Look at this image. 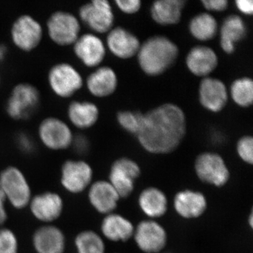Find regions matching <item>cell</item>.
<instances>
[{
	"label": "cell",
	"mask_w": 253,
	"mask_h": 253,
	"mask_svg": "<svg viewBox=\"0 0 253 253\" xmlns=\"http://www.w3.org/2000/svg\"><path fill=\"white\" fill-rule=\"evenodd\" d=\"M236 152L243 162L252 166L253 164V139L251 136L240 138L236 144Z\"/></svg>",
	"instance_id": "1f68e13d"
},
{
	"label": "cell",
	"mask_w": 253,
	"mask_h": 253,
	"mask_svg": "<svg viewBox=\"0 0 253 253\" xmlns=\"http://www.w3.org/2000/svg\"><path fill=\"white\" fill-rule=\"evenodd\" d=\"M63 204L59 195L44 192L38 195L31 201V209L33 215L44 222L57 219L62 212Z\"/></svg>",
	"instance_id": "7402d4cb"
},
{
	"label": "cell",
	"mask_w": 253,
	"mask_h": 253,
	"mask_svg": "<svg viewBox=\"0 0 253 253\" xmlns=\"http://www.w3.org/2000/svg\"><path fill=\"white\" fill-rule=\"evenodd\" d=\"M75 244L78 253H106L104 240L94 231H82L76 237Z\"/></svg>",
	"instance_id": "f546056e"
},
{
	"label": "cell",
	"mask_w": 253,
	"mask_h": 253,
	"mask_svg": "<svg viewBox=\"0 0 253 253\" xmlns=\"http://www.w3.org/2000/svg\"></svg>",
	"instance_id": "b9f144b4"
},
{
	"label": "cell",
	"mask_w": 253,
	"mask_h": 253,
	"mask_svg": "<svg viewBox=\"0 0 253 253\" xmlns=\"http://www.w3.org/2000/svg\"><path fill=\"white\" fill-rule=\"evenodd\" d=\"M132 239L143 253H162L168 245V234L159 221L146 219L136 224Z\"/></svg>",
	"instance_id": "277c9868"
},
{
	"label": "cell",
	"mask_w": 253,
	"mask_h": 253,
	"mask_svg": "<svg viewBox=\"0 0 253 253\" xmlns=\"http://www.w3.org/2000/svg\"><path fill=\"white\" fill-rule=\"evenodd\" d=\"M189 30L195 39L201 42L210 41L217 35V21L209 13H201L191 20Z\"/></svg>",
	"instance_id": "83f0119b"
},
{
	"label": "cell",
	"mask_w": 253,
	"mask_h": 253,
	"mask_svg": "<svg viewBox=\"0 0 253 253\" xmlns=\"http://www.w3.org/2000/svg\"><path fill=\"white\" fill-rule=\"evenodd\" d=\"M39 136L43 144L52 150L67 149L73 143L72 131L59 118H48L42 122Z\"/></svg>",
	"instance_id": "4fadbf2b"
},
{
	"label": "cell",
	"mask_w": 253,
	"mask_h": 253,
	"mask_svg": "<svg viewBox=\"0 0 253 253\" xmlns=\"http://www.w3.org/2000/svg\"><path fill=\"white\" fill-rule=\"evenodd\" d=\"M143 113L138 111H122L117 114V121L125 130L136 135L140 129Z\"/></svg>",
	"instance_id": "4dcf8cb0"
},
{
	"label": "cell",
	"mask_w": 253,
	"mask_h": 253,
	"mask_svg": "<svg viewBox=\"0 0 253 253\" xmlns=\"http://www.w3.org/2000/svg\"><path fill=\"white\" fill-rule=\"evenodd\" d=\"M117 75L109 66H102L89 75L86 80L88 90L96 97H107L117 89Z\"/></svg>",
	"instance_id": "cb8c5ba5"
},
{
	"label": "cell",
	"mask_w": 253,
	"mask_h": 253,
	"mask_svg": "<svg viewBox=\"0 0 253 253\" xmlns=\"http://www.w3.org/2000/svg\"><path fill=\"white\" fill-rule=\"evenodd\" d=\"M18 144L23 152H32L33 149H34V146H33V142H32L31 139L28 136L24 135L21 136L18 138Z\"/></svg>",
	"instance_id": "8d00e7d4"
},
{
	"label": "cell",
	"mask_w": 253,
	"mask_h": 253,
	"mask_svg": "<svg viewBox=\"0 0 253 253\" xmlns=\"http://www.w3.org/2000/svg\"><path fill=\"white\" fill-rule=\"evenodd\" d=\"M247 34L246 23L238 15H230L223 21L220 28V46L227 54L235 51L236 44L242 41Z\"/></svg>",
	"instance_id": "603a6c76"
},
{
	"label": "cell",
	"mask_w": 253,
	"mask_h": 253,
	"mask_svg": "<svg viewBox=\"0 0 253 253\" xmlns=\"http://www.w3.org/2000/svg\"><path fill=\"white\" fill-rule=\"evenodd\" d=\"M248 224H249L250 227H251V229H253V213L252 211H251V213H250L249 217H248Z\"/></svg>",
	"instance_id": "60d3db41"
},
{
	"label": "cell",
	"mask_w": 253,
	"mask_h": 253,
	"mask_svg": "<svg viewBox=\"0 0 253 253\" xmlns=\"http://www.w3.org/2000/svg\"></svg>",
	"instance_id": "7bdbcfd3"
},
{
	"label": "cell",
	"mask_w": 253,
	"mask_h": 253,
	"mask_svg": "<svg viewBox=\"0 0 253 253\" xmlns=\"http://www.w3.org/2000/svg\"><path fill=\"white\" fill-rule=\"evenodd\" d=\"M219 63L214 50L207 46H196L190 50L186 57V65L190 72L203 78L209 77Z\"/></svg>",
	"instance_id": "d6986e66"
},
{
	"label": "cell",
	"mask_w": 253,
	"mask_h": 253,
	"mask_svg": "<svg viewBox=\"0 0 253 253\" xmlns=\"http://www.w3.org/2000/svg\"><path fill=\"white\" fill-rule=\"evenodd\" d=\"M6 54V46L3 44H0V61H2L4 59Z\"/></svg>",
	"instance_id": "ab89813d"
},
{
	"label": "cell",
	"mask_w": 253,
	"mask_h": 253,
	"mask_svg": "<svg viewBox=\"0 0 253 253\" xmlns=\"http://www.w3.org/2000/svg\"><path fill=\"white\" fill-rule=\"evenodd\" d=\"M33 242L38 253L64 252V235L56 226H44L38 229L33 236Z\"/></svg>",
	"instance_id": "d4e9b609"
},
{
	"label": "cell",
	"mask_w": 253,
	"mask_h": 253,
	"mask_svg": "<svg viewBox=\"0 0 253 253\" xmlns=\"http://www.w3.org/2000/svg\"><path fill=\"white\" fill-rule=\"evenodd\" d=\"M41 23L29 15H23L15 21L11 28V38L16 46L30 51L39 45L42 38Z\"/></svg>",
	"instance_id": "7c38bea8"
},
{
	"label": "cell",
	"mask_w": 253,
	"mask_h": 253,
	"mask_svg": "<svg viewBox=\"0 0 253 253\" xmlns=\"http://www.w3.org/2000/svg\"><path fill=\"white\" fill-rule=\"evenodd\" d=\"M5 200H6V196L0 184V225L4 224L7 218V214L4 208Z\"/></svg>",
	"instance_id": "f35d334b"
},
{
	"label": "cell",
	"mask_w": 253,
	"mask_h": 253,
	"mask_svg": "<svg viewBox=\"0 0 253 253\" xmlns=\"http://www.w3.org/2000/svg\"><path fill=\"white\" fill-rule=\"evenodd\" d=\"M68 116L75 126L81 129H86L97 122L99 111L93 103L73 101L68 107Z\"/></svg>",
	"instance_id": "4316f807"
},
{
	"label": "cell",
	"mask_w": 253,
	"mask_h": 253,
	"mask_svg": "<svg viewBox=\"0 0 253 253\" xmlns=\"http://www.w3.org/2000/svg\"><path fill=\"white\" fill-rule=\"evenodd\" d=\"M201 3L207 11L216 12H222L229 6L227 0H202Z\"/></svg>",
	"instance_id": "e575fe53"
},
{
	"label": "cell",
	"mask_w": 253,
	"mask_h": 253,
	"mask_svg": "<svg viewBox=\"0 0 253 253\" xmlns=\"http://www.w3.org/2000/svg\"><path fill=\"white\" fill-rule=\"evenodd\" d=\"M138 63L145 74L158 76L168 71L179 56L177 45L166 36H155L141 44Z\"/></svg>",
	"instance_id": "7a4b0ae2"
},
{
	"label": "cell",
	"mask_w": 253,
	"mask_h": 253,
	"mask_svg": "<svg viewBox=\"0 0 253 253\" xmlns=\"http://www.w3.org/2000/svg\"><path fill=\"white\" fill-rule=\"evenodd\" d=\"M50 38L61 46L73 44L79 38L81 25L74 15L66 11H56L47 21Z\"/></svg>",
	"instance_id": "ba28073f"
},
{
	"label": "cell",
	"mask_w": 253,
	"mask_h": 253,
	"mask_svg": "<svg viewBox=\"0 0 253 253\" xmlns=\"http://www.w3.org/2000/svg\"><path fill=\"white\" fill-rule=\"evenodd\" d=\"M74 148L76 152L80 154H85L89 149V144L85 138L78 137L74 141Z\"/></svg>",
	"instance_id": "74e56055"
},
{
	"label": "cell",
	"mask_w": 253,
	"mask_h": 253,
	"mask_svg": "<svg viewBox=\"0 0 253 253\" xmlns=\"http://www.w3.org/2000/svg\"><path fill=\"white\" fill-rule=\"evenodd\" d=\"M0 184L11 204L16 209L24 208L30 202L31 191L26 177L19 169L6 168L0 174Z\"/></svg>",
	"instance_id": "8992f818"
},
{
	"label": "cell",
	"mask_w": 253,
	"mask_h": 253,
	"mask_svg": "<svg viewBox=\"0 0 253 253\" xmlns=\"http://www.w3.org/2000/svg\"><path fill=\"white\" fill-rule=\"evenodd\" d=\"M18 241L12 231L0 229V253H17Z\"/></svg>",
	"instance_id": "d6a6232c"
},
{
	"label": "cell",
	"mask_w": 253,
	"mask_h": 253,
	"mask_svg": "<svg viewBox=\"0 0 253 253\" xmlns=\"http://www.w3.org/2000/svg\"><path fill=\"white\" fill-rule=\"evenodd\" d=\"M76 56L87 67H96L104 61L106 47L104 42L93 34L83 35L74 43Z\"/></svg>",
	"instance_id": "ffe728a7"
},
{
	"label": "cell",
	"mask_w": 253,
	"mask_h": 253,
	"mask_svg": "<svg viewBox=\"0 0 253 253\" xmlns=\"http://www.w3.org/2000/svg\"><path fill=\"white\" fill-rule=\"evenodd\" d=\"M88 199L95 211L105 215L114 212L121 199L111 183L106 180L96 181L91 184Z\"/></svg>",
	"instance_id": "e0dca14e"
},
{
	"label": "cell",
	"mask_w": 253,
	"mask_h": 253,
	"mask_svg": "<svg viewBox=\"0 0 253 253\" xmlns=\"http://www.w3.org/2000/svg\"><path fill=\"white\" fill-rule=\"evenodd\" d=\"M186 119L177 105L167 103L143 113L136 134L141 147L151 154H171L185 137Z\"/></svg>",
	"instance_id": "6da1fadb"
},
{
	"label": "cell",
	"mask_w": 253,
	"mask_h": 253,
	"mask_svg": "<svg viewBox=\"0 0 253 253\" xmlns=\"http://www.w3.org/2000/svg\"><path fill=\"white\" fill-rule=\"evenodd\" d=\"M137 204L147 219L158 220L164 217L168 211V199L163 190L154 186L144 188L139 193Z\"/></svg>",
	"instance_id": "2e32d148"
},
{
	"label": "cell",
	"mask_w": 253,
	"mask_h": 253,
	"mask_svg": "<svg viewBox=\"0 0 253 253\" xmlns=\"http://www.w3.org/2000/svg\"><path fill=\"white\" fill-rule=\"evenodd\" d=\"M186 4L185 0H158L151 5V18L161 26L177 24Z\"/></svg>",
	"instance_id": "484cf974"
},
{
	"label": "cell",
	"mask_w": 253,
	"mask_h": 253,
	"mask_svg": "<svg viewBox=\"0 0 253 253\" xmlns=\"http://www.w3.org/2000/svg\"><path fill=\"white\" fill-rule=\"evenodd\" d=\"M93 170L87 163L83 161H68L61 169V184L69 192L78 194L89 186Z\"/></svg>",
	"instance_id": "5bb4252c"
},
{
	"label": "cell",
	"mask_w": 253,
	"mask_h": 253,
	"mask_svg": "<svg viewBox=\"0 0 253 253\" xmlns=\"http://www.w3.org/2000/svg\"><path fill=\"white\" fill-rule=\"evenodd\" d=\"M39 91L30 84H19L11 92L6 104V111L14 119H24L29 116L39 103Z\"/></svg>",
	"instance_id": "8fae6325"
},
{
	"label": "cell",
	"mask_w": 253,
	"mask_h": 253,
	"mask_svg": "<svg viewBox=\"0 0 253 253\" xmlns=\"http://www.w3.org/2000/svg\"><path fill=\"white\" fill-rule=\"evenodd\" d=\"M199 101L201 106L212 113H219L225 108L229 93L224 83L217 78H203L200 83Z\"/></svg>",
	"instance_id": "9a60e30c"
},
{
	"label": "cell",
	"mask_w": 253,
	"mask_h": 253,
	"mask_svg": "<svg viewBox=\"0 0 253 253\" xmlns=\"http://www.w3.org/2000/svg\"><path fill=\"white\" fill-rule=\"evenodd\" d=\"M48 80L55 94L63 98L72 96L83 85L81 75L76 68L66 63H58L53 66Z\"/></svg>",
	"instance_id": "9c48e42d"
},
{
	"label": "cell",
	"mask_w": 253,
	"mask_h": 253,
	"mask_svg": "<svg viewBox=\"0 0 253 253\" xmlns=\"http://www.w3.org/2000/svg\"><path fill=\"white\" fill-rule=\"evenodd\" d=\"M134 228L130 219L116 212L106 214L101 224L103 236L114 243H126L132 239Z\"/></svg>",
	"instance_id": "44dd1931"
},
{
	"label": "cell",
	"mask_w": 253,
	"mask_h": 253,
	"mask_svg": "<svg viewBox=\"0 0 253 253\" xmlns=\"http://www.w3.org/2000/svg\"><path fill=\"white\" fill-rule=\"evenodd\" d=\"M236 8L240 12L246 16H251L253 14V0H236Z\"/></svg>",
	"instance_id": "d590c367"
},
{
	"label": "cell",
	"mask_w": 253,
	"mask_h": 253,
	"mask_svg": "<svg viewBox=\"0 0 253 253\" xmlns=\"http://www.w3.org/2000/svg\"><path fill=\"white\" fill-rule=\"evenodd\" d=\"M231 99L237 106L249 108L253 103V82L251 78L243 77L233 82L230 88Z\"/></svg>",
	"instance_id": "f1b7e54d"
},
{
	"label": "cell",
	"mask_w": 253,
	"mask_h": 253,
	"mask_svg": "<svg viewBox=\"0 0 253 253\" xmlns=\"http://www.w3.org/2000/svg\"><path fill=\"white\" fill-rule=\"evenodd\" d=\"M172 206L181 219L194 220L204 215L208 208V201L207 196L199 190L184 189L174 194Z\"/></svg>",
	"instance_id": "52a82bcc"
},
{
	"label": "cell",
	"mask_w": 253,
	"mask_h": 253,
	"mask_svg": "<svg viewBox=\"0 0 253 253\" xmlns=\"http://www.w3.org/2000/svg\"><path fill=\"white\" fill-rule=\"evenodd\" d=\"M116 6L122 12L126 14H134L140 10V0H116Z\"/></svg>",
	"instance_id": "836d02e7"
},
{
	"label": "cell",
	"mask_w": 253,
	"mask_h": 253,
	"mask_svg": "<svg viewBox=\"0 0 253 253\" xmlns=\"http://www.w3.org/2000/svg\"><path fill=\"white\" fill-rule=\"evenodd\" d=\"M141 175V167L137 162L130 158L121 157L111 165L109 181L121 199H126L134 192L136 181Z\"/></svg>",
	"instance_id": "5b68a950"
},
{
	"label": "cell",
	"mask_w": 253,
	"mask_h": 253,
	"mask_svg": "<svg viewBox=\"0 0 253 253\" xmlns=\"http://www.w3.org/2000/svg\"><path fill=\"white\" fill-rule=\"evenodd\" d=\"M106 40L110 51L121 59H129L135 56L141 46L137 37L122 27L112 28Z\"/></svg>",
	"instance_id": "ac0fdd59"
},
{
	"label": "cell",
	"mask_w": 253,
	"mask_h": 253,
	"mask_svg": "<svg viewBox=\"0 0 253 253\" xmlns=\"http://www.w3.org/2000/svg\"><path fill=\"white\" fill-rule=\"evenodd\" d=\"M79 14L83 22L96 33H107L113 28L114 14L107 0H94L83 5Z\"/></svg>",
	"instance_id": "30bf717a"
},
{
	"label": "cell",
	"mask_w": 253,
	"mask_h": 253,
	"mask_svg": "<svg viewBox=\"0 0 253 253\" xmlns=\"http://www.w3.org/2000/svg\"><path fill=\"white\" fill-rule=\"evenodd\" d=\"M194 172L198 179L206 185L224 187L231 179V172L224 158L217 153H201L194 161Z\"/></svg>",
	"instance_id": "3957f363"
}]
</instances>
